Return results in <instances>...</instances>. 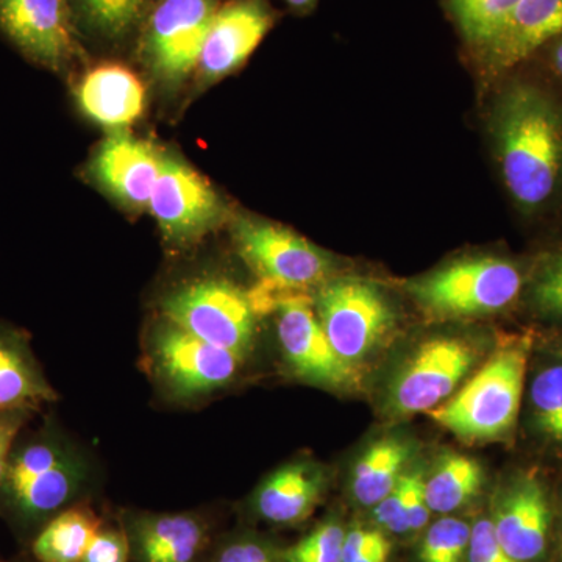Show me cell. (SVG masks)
<instances>
[{
    "label": "cell",
    "mask_w": 562,
    "mask_h": 562,
    "mask_svg": "<svg viewBox=\"0 0 562 562\" xmlns=\"http://www.w3.org/2000/svg\"><path fill=\"white\" fill-rule=\"evenodd\" d=\"M491 116L505 190L528 220L562 210V88L506 74Z\"/></svg>",
    "instance_id": "6da1fadb"
},
{
    "label": "cell",
    "mask_w": 562,
    "mask_h": 562,
    "mask_svg": "<svg viewBox=\"0 0 562 562\" xmlns=\"http://www.w3.org/2000/svg\"><path fill=\"white\" fill-rule=\"evenodd\" d=\"M87 482V461L52 428L18 438L2 484L0 506L16 522H47L69 505Z\"/></svg>",
    "instance_id": "7a4b0ae2"
},
{
    "label": "cell",
    "mask_w": 562,
    "mask_h": 562,
    "mask_svg": "<svg viewBox=\"0 0 562 562\" xmlns=\"http://www.w3.org/2000/svg\"><path fill=\"white\" fill-rule=\"evenodd\" d=\"M530 350L527 336L495 350L460 391L428 413L431 419L462 441L506 438L519 416Z\"/></svg>",
    "instance_id": "3957f363"
},
{
    "label": "cell",
    "mask_w": 562,
    "mask_h": 562,
    "mask_svg": "<svg viewBox=\"0 0 562 562\" xmlns=\"http://www.w3.org/2000/svg\"><path fill=\"white\" fill-rule=\"evenodd\" d=\"M525 288L524 269L502 257H479L446 266L414 281L416 301L442 317L490 316L519 301Z\"/></svg>",
    "instance_id": "277c9868"
},
{
    "label": "cell",
    "mask_w": 562,
    "mask_h": 562,
    "mask_svg": "<svg viewBox=\"0 0 562 562\" xmlns=\"http://www.w3.org/2000/svg\"><path fill=\"white\" fill-rule=\"evenodd\" d=\"M222 0H158L135 38V55L162 90L177 91L198 69Z\"/></svg>",
    "instance_id": "5b68a950"
},
{
    "label": "cell",
    "mask_w": 562,
    "mask_h": 562,
    "mask_svg": "<svg viewBox=\"0 0 562 562\" xmlns=\"http://www.w3.org/2000/svg\"><path fill=\"white\" fill-rule=\"evenodd\" d=\"M257 314L250 292L211 277L190 281L161 301V317L166 321L241 358L254 344Z\"/></svg>",
    "instance_id": "8992f818"
},
{
    "label": "cell",
    "mask_w": 562,
    "mask_h": 562,
    "mask_svg": "<svg viewBox=\"0 0 562 562\" xmlns=\"http://www.w3.org/2000/svg\"><path fill=\"white\" fill-rule=\"evenodd\" d=\"M150 371L172 397H206L224 390L238 376L244 358L203 341L179 325L161 321L147 339Z\"/></svg>",
    "instance_id": "52a82bcc"
},
{
    "label": "cell",
    "mask_w": 562,
    "mask_h": 562,
    "mask_svg": "<svg viewBox=\"0 0 562 562\" xmlns=\"http://www.w3.org/2000/svg\"><path fill=\"white\" fill-rule=\"evenodd\" d=\"M266 313H277V333L284 360L299 379L328 387L351 390L360 382L361 372L346 364L333 349L314 301L305 291L261 290Z\"/></svg>",
    "instance_id": "ba28073f"
},
{
    "label": "cell",
    "mask_w": 562,
    "mask_h": 562,
    "mask_svg": "<svg viewBox=\"0 0 562 562\" xmlns=\"http://www.w3.org/2000/svg\"><path fill=\"white\" fill-rule=\"evenodd\" d=\"M333 349L361 372L394 327V312L379 288L361 280L325 281L314 302Z\"/></svg>",
    "instance_id": "9c48e42d"
},
{
    "label": "cell",
    "mask_w": 562,
    "mask_h": 562,
    "mask_svg": "<svg viewBox=\"0 0 562 562\" xmlns=\"http://www.w3.org/2000/svg\"><path fill=\"white\" fill-rule=\"evenodd\" d=\"M0 33L25 60L60 76L87 58L68 0H0Z\"/></svg>",
    "instance_id": "30bf717a"
},
{
    "label": "cell",
    "mask_w": 562,
    "mask_h": 562,
    "mask_svg": "<svg viewBox=\"0 0 562 562\" xmlns=\"http://www.w3.org/2000/svg\"><path fill=\"white\" fill-rule=\"evenodd\" d=\"M482 357V344L465 336H436L422 342L392 384V412L413 416L438 408L468 380Z\"/></svg>",
    "instance_id": "8fae6325"
},
{
    "label": "cell",
    "mask_w": 562,
    "mask_h": 562,
    "mask_svg": "<svg viewBox=\"0 0 562 562\" xmlns=\"http://www.w3.org/2000/svg\"><path fill=\"white\" fill-rule=\"evenodd\" d=\"M236 249L261 284L283 291H305L327 280V255L294 232L271 222L241 217L233 225Z\"/></svg>",
    "instance_id": "7c38bea8"
},
{
    "label": "cell",
    "mask_w": 562,
    "mask_h": 562,
    "mask_svg": "<svg viewBox=\"0 0 562 562\" xmlns=\"http://www.w3.org/2000/svg\"><path fill=\"white\" fill-rule=\"evenodd\" d=\"M147 209L166 241L176 247L201 241L227 216L225 203L210 181L188 162L169 154H165Z\"/></svg>",
    "instance_id": "4fadbf2b"
},
{
    "label": "cell",
    "mask_w": 562,
    "mask_h": 562,
    "mask_svg": "<svg viewBox=\"0 0 562 562\" xmlns=\"http://www.w3.org/2000/svg\"><path fill=\"white\" fill-rule=\"evenodd\" d=\"M277 13L269 0H224L211 21L195 83L210 87L246 65L272 31Z\"/></svg>",
    "instance_id": "5bb4252c"
},
{
    "label": "cell",
    "mask_w": 562,
    "mask_h": 562,
    "mask_svg": "<svg viewBox=\"0 0 562 562\" xmlns=\"http://www.w3.org/2000/svg\"><path fill=\"white\" fill-rule=\"evenodd\" d=\"M162 162L165 154L149 140L116 131L95 150L91 173L111 198L127 209L143 210L149 206Z\"/></svg>",
    "instance_id": "9a60e30c"
},
{
    "label": "cell",
    "mask_w": 562,
    "mask_h": 562,
    "mask_svg": "<svg viewBox=\"0 0 562 562\" xmlns=\"http://www.w3.org/2000/svg\"><path fill=\"white\" fill-rule=\"evenodd\" d=\"M561 36L562 0H522L501 33L476 57L486 76L501 79Z\"/></svg>",
    "instance_id": "2e32d148"
},
{
    "label": "cell",
    "mask_w": 562,
    "mask_h": 562,
    "mask_svg": "<svg viewBox=\"0 0 562 562\" xmlns=\"http://www.w3.org/2000/svg\"><path fill=\"white\" fill-rule=\"evenodd\" d=\"M550 516L546 487L535 476L522 475L503 492L491 520L503 549L516 561L532 562L546 553Z\"/></svg>",
    "instance_id": "e0dca14e"
},
{
    "label": "cell",
    "mask_w": 562,
    "mask_h": 562,
    "mask_svg": "<svg viewBox=\"0 0 562 562\" xmlns=\"http://www.w3.org/2000/svg\"><path fill=\"white\" fill-rule=\"evenodd\" d=\"M76 99L91 121L116 132L143 116L147 92L135 70L122 63L105 61L81 74Z\"/></svg>",
    "instance_id": "ac0fdd59"
},
{
    "label": "cell",
    "mask_w": 562,
    "mask_h": 562,
    "mask_svg": "<svg viewBox=\"0 0 562 562\" xmlns=\"http://www.w3.org/2000/svg\"><path fill=\"white\" fill-rule=\"evenodd\" d=\"M47 382L27 335L0 324V413L33 409L57 401Z\"/></svg>",
    "instance_id": "d6986e66"
},
{
    "label": "cell",
    "mask_w": 562,
    "mask_h": 562,
    "mask_svg": "<svg viewBox=\"0 0 562 562\" xmlns=\"http://www.w3.org/2000/svg\"><path fill=\"white\" fill-rule=\"evenodd\" d=\"M325 487L324 472L313 462L283 465L262 482L255 494V508L272 524L302 522L316 508Z\"/></svg>",
    "instance_id": "ffe728a7"
},
{
    "label": "cell",
    "mask_w": 562,
    "mask_h": 562,
    "mask_svg": "<svg viewBox=\"0 0 562 562\" xmlns=\"http://www.w3.org/2000/svg\"><path fill=\"white\" fill-rule=\"evenodd\" d=\"M132 539L140 562H194L209 536L192 514H149L133 520Z\"/></svg>",
    "instance_id": "44dd1931"
},
{
    "label": "cell",
    "mask_w": 562,
    "mask_h": 562,
    "mask_svg": "<svg viewBox=\"0 0 562 562\" xmlns=\"http://www.w3.org/2000/svg\"><path fill=\"white\" fill-rule=\"evenodd\" d=\"M158 0H68L81 38L102 46L135 43L140 25Z\"/></svg>",
    "instance_id": "7402d4cb"
},
{
    "label": "cell",
    "mask_w": 562,
    "mask_h": 562,
    "mask_svg": "<svg viewBox=\"0 0 562 562\" xmlns=\"http://www.w3.org/2000/svg\"><path fill=\"white\" fill-rule=\"evenodd\" d=\"M412 447L398 438L373 442L355 465L351 492L362 506H375L401 482Z\"/></svg>",
    "instance_id": "603a6c76"
},
{
    "label": "cell",
    "mask_w": 562,
    "mask_h": 562,
    "mask_svg": "<svg viewBox=\"0 0 562 562\" xmlns=\"http://www.w3.org/2000/svg\"><path fill=\"white\" fill-rule=\"evenodd\" d=\"M99 530L101 522L91 509H63L44 525L32 552L40 562H81Z\"/></svg>",
    "instance_id": "cb8c5ba5"
},
{
    "label": "cell",
    "mask_w": 562,
    "mask_h": 562,
    "mask_svg": "<svg viewBox=\"0 0 562 562\" xmlns=\"http://www.w3.org/2000/svg\"><path fill=\"white\" fill-rule=\"evenodd\" d=\"M483 469L464 454H447L425 480V497L431 513L457 512L482 490Z\"/></svg>",
    "instance_id": "d4e9b609"
},
{
    "label": "cell",
    "mask_w": 562,
    "mask_h": 562,
    "mask_svg": "<svg viewBox=\"0 0 562 562\" xmlns=\"http://www.w3.org/2000/svg\"><path fill=\"white\" fill-rule=\"evenodd\" d=\"M522 0H443V9L475 55L505 27Z\"/></svg>",
    "instance_id": "484cf974"
},
{
    "label": "cell",
    "mask_w": 562,
    "mask_h": 562,
    "mask_svg": "<svg viewBox=\"0 0 562 562\" xmlns=\"http://www.w3.org/2000/svg\"><path fill=\"white\" fill-rule=\"evenodd\" d=\"M528 398L532 428L547 442L562 447V361L536 372Z\"/></svg>",
    "instance_id": "4316f807"
},
{
    "label": "cell",
    "mask_w": 562,
    "mask_h": 562,
    "mask_svg": "<svg viewBox=\"0 0 562 562\" xmlns=\"http://www.w3.org/2000/svg\"><path fill=\"white\" fill-rule=\"evenodd\" d=\"M528 297L541 316L562 322V246L547 254L532 272Z\"/></svg>",
    "instance_id": "83f0119b"
},
{
    "label": "cell",
    "mask_w": 562,
    "mask_h": 562,
    "mask_svg": "<svg viewBox=\"0 0 562 562\" xmlns=\"http://www.w3.org/2000/svg\"><path fill=\"white\" fill-rule=\"evenodd\" d=\"M472 528L464 520L443 517L431 525L419 549L420 562H461Z\"/></svg>",
    "instance_id": "f1b7e54d"
},
{
    "label": "cell",
    "mask_w": 562,
    "mask_h": 562,
    "mask_svg": "<svg viewBox=\"0 0 562 562\" xmlns=\"http://www.w3.org/2000/svg\"><path fill=\"white\" fill-rule=\"evenodd\" d=\"M346 538L341 525L327 522L310 532L283 554L284 562H342Z\"/></svg>",
    "instance_id": "f546056e"
},
{
    "label": "cell",
    "mask_w": 562,
    "mask_h": 562,
    "mask_svg": "<svg viewBox=\"0 0 562 562\" xmlns=\"http://www.w3.org/2000/svg\"><path fill=\"white\" fill-rule=\"evenodd\" d=\"M469 562H519L503 549L491 519L479 520L472 527Z\"/></svg>",
    "instance_id": "4dcf8cb0"
},
{
    "label": "cell",
    "mask_w": 562,
    "mask_h": 562,
    "mask_svg": "<svg viewBox=\"0 0 562 562\" xmlns=\"http://www.w3.org/2000/svg\"><path fill=\"white\" fill-rule=\"evenodd\" d=\"M131 541L120 530H99L81 562H128Z\"/></svg>",
    "instance_id": "1f68e13d"
},
{
    "label": "cell",
    "mask_w": 562,
    "mask_h": 562,
    "mask_svg": "<svg viewBox=\"0 0 562 562\" xmlns=\"http://www.w3.org/2000/svg\"><path fill=\"white\" fill-rule=\"evenodd\" d=\"M403 497L409 531L420 530L430 519V506L425 497V476L420 472L403 473Z\"/></svg>",
    "instance_id": "d6a6232c"
},
{
    "label": "cell",
    "mask_w": 562,
    "mask_h": 562,
    "mask_svg": "<svg viewBox=\"0 0 562 562\" xmlns=\"http://www.w3.org/2000/svg\"><path fill=\"white\" fill-rule=\"evenodd\" d=\"M373 516H375L376 522L383 525V527L387 528L391 532H395V535L409 531L408 519H406L405 497H403L402 479L401 482L397 483V486H395L382 502L373 506Z\"/></svg>",
    "instance_id": "836d02e7"
},
{
    "label": "cell",
    "mask_w": 562,
    "mask_h": 562,
    "mask_svg": "<svg viewBox=\"0 0 562 562\" xmlns=\"http://www.w3.org/2000/svg\"><path fill=\"white\" fill-rule=\"evenodd\" d=\"M31 413V409H13V412L0 413V484H2L11 450L20 438L22 427H24Z\"/></svg>",
    "instance_id": "e575fe53"
},
{
    "label": "cell",
    "mask_w": 562,
    "mask_h": 562,
    "mask_svg": "<svg viewBox=\"0 0 562 562\" xmlns=\"http://www.w3.org/2000/svg\"><path fill=\"white\" fill-rule=\"evenodd\" d=\"M216 562H279L268 547L250 539L228 543Z\"/></svg>",
    "instance_id": "d590c367"
},
{
    "label": "cell",
    "mask_w": 562,
    "mask_h": 562,
    "mask_svg": "<svg viewBox=\"0 0 562 562\" xmlns=\"http://www.w3.org/2000/svg\"><path fill=\"white\" fill-rule=\"evenodd\" d=\"M383 538L382 532L376 530H358L350 531L346 535L342 543V562H357L362 554L371 550L380 539Z\"/></svg>",
    "instance_id": "8d00e7d4"
},
{
    "label": "cell",
    "mask_w": 562,
    "mask_h": 562,
    "mask_svg": "<svg viewBox=\"0 0 562 562\" xmlns=\"http://www.w3.org/2000/svg\"><path fill=\"white\" fill-rule=\"evenodd\" d=\"M535 58H539V60L542 58L547 72L562 88V36L542 47L531 60H535Z\"/></svg>",
    "instance_id": "74e56055"
},
{
    "label": "cell",
    "mask_w": 562,
    "mask_h": 562,
    "mask_svg": "<svg viewBox=\"0 0 562 562\" xmlns=\"http://www.w3.org/2000/svg\"><path fill=\"white\" fill-rule=\"evenodd\" d=\"M391 554V543L386 538L380 539L371 550H368L357 562H387Z\"/></svg>",
    "instance_id": "f35d334b"
},
{
    "label": "cell",
    "mask_w": 562,
    "mask_h": 562,
    "mask_svg": "<svg viewBox=\"0 0 562 562\" xmlns=\"http://www.w3.org/2000/svg\"><path fill=\"white\" fill-rule=\"evenodd\" d=\"M284 2L295 13H308L316 7L317 0H284Z\"/></svg>",
    "instance_id": "ab89813d"
}]
</instances>
